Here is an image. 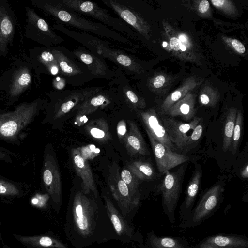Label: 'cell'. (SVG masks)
Listing matches in <instances>:
<instances>
[{
    "instance_id": "484cf974",
    "label": "cell",
    "mask_w": 248,
    "mask_h": 248,
    "mask_svg": "<svg viewBox=\"0 0 248 248\" xmlns=\"http://www.w3.org/2000/svg\"><path fill=\"white\" fill-rule=\"evenodd\" d=\"M236 114V110L232 108L229 110L226 117L222 144V149L224 152H226L231 147Z\"/></svg>"
},
{
    "instance_id": "74e56055",
    "label": "cell",
    "mask_w": 248,
    "mask_h": 248,
    "mask_svg": "<svg viewBox=\"0 0 248 248\" xmlns=\"http://www.w3.org/2000/svg\"><path fill=\"white\" fill-rule=\"evenodd\" d=\"M77 223L78 227L81 230H85L88 227V220L84 215L78 217Z\"/></svg>"
},
{
    "instance_id": "83f0119b",
    "label": "cell",
    "mask_w": 248,
    "mask_h": 248,
    "mask_svg": "<svg viewBox=\"0 0 248 248\" xmlns=\"http://www.w3.org/2000/svg\"><path fill=\"white\" fill-rule=\"evenodd\" d=\"M192 101L181 102L170 108L167 112L171 116H181L187 121L194 116V110Z\"/></svg>"
},
{
    "instance_id": "d6986e66",
    "label": "cell",
    "mask_w": 248,
    "mask_h": 248,
    "mask_svg": "<svg viewBox=\"0 0 248 248\" xmlns=\"http://www.w3.org/2000/svg\"><path fill=\"white\" fill-rule=\"evenodd\" d=\"M71 155L76 173L82 180L83 192L87 194L92 192L96 196L97 190L88 160L81 157L78 148L73 149Z\"/></svg>"
},
{
    "instance_id": "f35d334b",
    "label": "cell",
    "mask_w": 248,
    "mask_h": 248,
    "mask_svg": "<svg viewBox=\"0 0 248 248\" xmlns=\"http://www.w3.org/2000/svg\"><path fill=\"white\" fill-rule=\"evenodd\" d=\"M170 44L171 48L175 51L180 50L181 45L182 44L176 37H172L170 40Z\"/></svg>"
},
{
    "instance_id": "836d02e7",
    "label": "cell",
    "mask_w": 248,
    "mask_h": 248,
    "mask_svg": "<svg viewBox=\"0 0 248 248\" xmlns=\"http://www.w3.org/2000/svg\"><path fill=\"white\" fill-rule=\"evenodd\" d=\"M124 93L126 100L130 105L134 108H143L144 107V103L140 101L137 95L134 92L130 90L124 89Z\"/></svg>"
},
{
    "instance_id": "bcb514c9",
    "label": "cell",
    "mask_w": 248,
    "mask_h": 248,
    "mask_svg": "<svg viewBox=\"0 0 248 248\" xmlns=\"http://www.w3.org/2000/svg\"><path fill=\"white\" fill-rule=\"evenodd\" d=\"M186 46L184 44H182L180 47V49H181L183 51H185L186 50Z\"/></svg>"
},
{
    "instance_id": "52a82bcc",
    "label": "cell",
    "mask_w": 248,
    "mask_h": 248,
    "mask_svg": "<svg viewBox=\"0 0 248 248\" xmlns=\"http://www.w3.org/2000/svg\"><path fill=\"white\" fill-rule=\"evenodd\" d=\"M25 9L26 18L24 35L25 37L46 47L54 46L64 41L35 10L28 6H26Z\"/></svg>"
},
{
    "instance_id": "5bb4252c",
    "label": "cell",
    "mask_w": 248,
    "mask_h": 248,
    "mask_svg": "<svg viewBox=\"0 0 248 248\" xmlns=\"http://www.w3.org/2000/svg\"><path fill=\"white\" fill-rule=\"evenodd\" d=\"M161 120L171 142L177 149L182 152L190 136L188 133L190 131H193L202 120V118L195 117L187 123L171 117L162 118Z\"/></svg>"
},
{
    "instance_id": "ee69618b",
    "label": "cell",
    "mask_w": 248,
    "mask_h": 248,
    "mask_svg": "<svg viewBox=\"0 0 248 248\" xmlns=\"http://www.w3.org/2000/svg\"><path fill=\"white\" fill-rule=\"evenodd\" d=\"M241 176L246 179L248 177V165L247 164L246 166L243 168L240 172Z\"/></svg>"
},
{
    "instance_id": "8d00e7d4",
    "label": "cell",
    "mask_w": 248,
    "mask_h": 248,
    "mask_svg": "<svg viewBox=\"0 0 248 248\" xmlns=\"http://www.w3.org/2000/svg\"><path fill=\"white\" fill-rule=\"evenodd\" d=\"M232 44L235 50L238 53L242 54L245 51L244 46L239 41L236 39H233L232 41Z\"/></svg>"
},
{
    "instance_id": "681fc988",
    "label": "cell",
    "mask_w": 248,
    "mask_h": 248,
    "mask_svg": "<svg viewBox=\"0 0 248 248\" xmlns=\"http://www.w3.org/2000/svg\"><path fill=\"white\" fill-rule=\"evenodd\" d=\"M167 45V43H166V42H164L163 43V46H166Z\"/></svg>"
},
{
    "instance_id": "e0dca14e",
    "label": "cell",
    "mask_w": 248,
    "mask_h": 248,
    "mask_svg": "<svg viewBox=\"0 0 248 248\" xmlns=\"http://www.w3.org/2000/svg\"><path fill=\"white\" fill-rule=\"evenodd\" d=\"M107 182L114 197L122 202L137 203L139 198L134 195L121 178L117 163L113 162L108 167Z\"/></svg>"
},
{
    "instance_id": "1f68e13d",
    "label": "cell",
    "mask_w": 248,
    "mask_h": 248,
    "mask_svg": "<svg viewBox=\"0 0 248 248\" xmlns=\"http://www.w3.org/2000/svg\"><path fill=\"white\" fill-rule=\"evenodd\" d=\"M81 157L86 160L93 159L99 154V150L93 144L78 148Z\"/></svg>"
},
{
    "instance_id": "9a60e30c",
    "label": "cell",
    "mask_w": 248,
    "mask_h": 248,
    "mask_svg": "<svg viewBox=\"0 0 248 248\" xmlns=\"http://www.w3.org/2000/svg\"><path fill=\"white\" fill-rule=\"evenodd\" d=\"M193 248H248V238L241 234L220 233L202 238Z\"/></svg>"
},
{
    "instance_id": "d4e9b609",
    "label": "cell",
    "mask_w": 248,
    "mask_h": 248,
    "mask_svg": "<svg viewBox=\"0 0 248 248\" xmlns=\"http://www.w3.org/2000/svg\"><path fill=\"white\" fill-rule=\"evenodd\" d=\"M110 102L109 98L103 94H97L90 97L76 108L77 117H85L97 110L99 107L106 106Z\"/></svg>"
},
{
    "instance_id": "30bf717a",
    "label": "cell",
    "mask_w": 248,
    "mask_h": 248,
    "mask_svg": "<svg viewBox=\"0 0 248 248\" xmlns=\"http://www.w3.org/2000/svg\"><path fill=\"white\" fill-rule=\"evenodd\" d=\"M42 182L46 192L55 201L60 199L62 181L58 165L49 146L46 148L41 172Z\"/></svg>"
},
{
    "instance_id": "44dd1931",
    "label": "cell",
    "mask_w": 248,
    "mask_h": 248,
    "mask_svg": "<svg viewBox=\"0 0 248 248\" xmlns=\"http://www.w3.org/2000/svg\"><path fill=\"white\" fill-rule=\"evenodd\" d=\"M129 129L122 139L128 154L131 156L141 155H147L150 152L136 124L128 120Z\"/></svg>"
},
{
    "instance_id": "8992f818",
    "label": "cell",
    "mask_w": 248,
    "mask_h": 248,
    "mask_svg": "<svg viewBox=\"0 0 248 248\" xmlns=\"http://www.w3.org/2000/svg\"><path fill=\"white\" fill-rule=\"evenodd\" d=\"M224 188L221 184L212 186L202 196L188 218L179 225L182 228L198 226L211 217L221 204Z\"/></svg>"
},
{
    "instance_id": "7c38bea8",
    "label": "cell",
    "mask_w": 248,
    "mask_h": 248,
    "mask_svg": "<svg viewBox=\"0 0 248 248\" xmlns=\"http://www.w3.org/2000/svg\"><path fill=\"white\" fill-rule=\"evenodd\" d=\"M24 60L38 74L56 75L60 74L57 61L50 47H34L29 50Z\"/></svg>"
},
{
    "instance_id": "9c48e42d",
    "label": "cell",
    "mask_w": 248,
    "mask_h": 248,
    "mask_svg": "<svg viewBox=\"0 0 248 248\" xmlns=\"http://www.w3.org/2000/svg\"><path fill=\"white\" fill-rule=\"evenodd\" d=\"M164 174L159 187L162 209L169 221L173 224L175 221V213L181 193L184 171L181 167L176 171L170 172L168 170Z\"/></svg>"
},
{
    "instance_id": "5b68a950",
    "label": "cell",
    "mask_w": 248,
    "mask_h": 248,
    "mask_svg": "<svg viewBox=\"0 0 248 248\" xmlns=\"http://www.w3.org/2000/svg\"><path fill=\"white\" fill-rule=\"evenodd\" d=\"M50 48L58 63L60 76L65 79L66 82L79 86L95 78L72 51L59 46H52Z\"/></svg>"
},
{
    "instance_id": "2e32d148",
    "label": "cell",
    "mask_w": 248,
    "mask_h": 248,
    "mask_svg": "<svg viewBox=\"0 0 248 248\" xmlns=\"http://www.w3.org/2000/svg\"><path fill=\"white\" fill-rule=\"evenodd\" d=\"M141 121L148 132L156 140L171 151H174L176 147L171 142L161 120L155 110H149L140 114Z\"/></svg>"
},
{
    "instance_id": "ac0fdd59",
    "label": "cell",
    "mask_w": 248,
    "mask_h": 248,
    "mask_svg": "<svg viewBox=\"0 0 248 248\" xmlns=\"http://www.w3.org/2000/svg\"><path fill=\"white\" fill-rule=\"evenodd\" d=\"M78 59L84 63L95 77L111 79L114 74L101 57L80 48L72 51Z\"/></svg>"
},
{
    "instance_id": "3957f363",
    "label": "cell",
    "mask_w": 248,
    "mask_h": 248,
    "mask_svg": "<svg viewBox=\"0 0 248 248\" xmlns=\"http://www.w3.org/2000/svg\"><path fill=\"white\" fill-rule=\"evenodd\" d=\"M32 78L31 66L21 60L15 61L11 67L0 76V90L5 93L9 105L18 101L31 85Z\"/></svg>"
},
{
    "instance_id": "ba28073f",
    "label": "cell",
    "mask_w": 248,
    "mask_h": 248,
    "mask_svg": "<svg viewBox=\"0 0 248 248\" xmlns=\"http://www.w3.org/2000/svg\"><path fill=\"white\" fill-rule=\"evenodd\" d=\"M99 88H86L80 90L65 91L62 97L60 93H48L47 95L51 101L48 108H50L51 119L56 120L69 112L90 97L99 93ZM47 115V116H48Z\"/></svg>"
},
{
    "instance_id": "b9f144b4",
    "label": "cell",
    "mask_w": 248,
    "mask_h": 248,
    "mask_svg": "<svg viewBox=\"0 0 248 248\" xmlns=\"http://www.w3.org/2000/svg\"><path fill=\"white\" fill-rule=\"evenodd\" d=\"M209 6V2L207 0H202L199 4V10L201 13H204L208 10Z\"/></svg>"
},
{
    "instance_id": "6da1fadb",
    "label": "cell",
    "mask_w": 248,
    "mask_h": 248,
    "mask_svg": "<svg viewBox=\"0 0 248 248\" xmlns=\"http://www.w3.org/2000/svg\"><path fill=\"white\" fill-rule=\"evenodd\" d=\"M30 1L32 5L54 18L57 23L72 26L116 42L124 44L129 43L126 37L101 23L83 17L62 5L59 0H30Z\"/></svg>"
},
{
    "instance_id": "7bdbcfd3",
    "label": "cell",
    "mask_w": 248,
    "mask_h": 248,
    "mask_svg": "<svg viewBox=\"0 0 248 248\" xmlns=\"http://www.w3.org/2000/svg\"><path fill=\"white\" fill-rule=\"evenodd\" d=\"M200 100L201 103L204 105H208L210 103L209 97L205 94H203L201 95Z\"/></svg>"
},
{
    "instance_id": "ffe728a7",
    "label": "cell",
    "mask_w": 248,
    "mask_h": 248,
    "mask_svg": "<svg viewBox=\"0 0 248 248\" xmlns=\"http://www.w3.org/2000/svg\"><path fill=\"white\" fill-rule=\"evenodd\" d=\"M31 192V186L25 182L9 179L0 174V200L12 202L27 196Z\"/></svg>"
},
{
    "instance_id": "4dcf8cb0",
    "label": "cell",
    "mask_w": 248,
    "mask_h": 248,
    "mask_svg": "<svg viewBox=\"0 0 248 248\" xmlns=\"http://www.w3.org/2000/svg\"><path fill=\"white\" fill-rule=\"evenodd\" d=\"M243 118L241 112L239 111L236 114L231 145L232 152L234 154L237 150L238 144L241 139L243 122Z\"/></svg>"
},
{
    "instance_id": "7a4b0ae2",
    "label": "cell",
    "mask_w": 248,
    "mask_h": 248,
    "mask_svg": "<svg viewBox=\"0 0 248 248\" xmlns=\"http://www.w3.org/2000/svg\"><path fill=\"white\" fill-rule=\"evenodd\" d=\"M46 100L38 98L17 105L14 109L0 112V141L18 146L22 132L46 106Z\"/></svg>"
},
{
    "instance_id": "c3c4849f",
    "label": "cell",
    "mask_w": 248,
    "mask_h": 248,
    "mask_svg": "<svg viewBox=\"0 0 248 248\" xmlns=\"http://www.w3.org/2000/svg\"><path fill=\"white\" fill-rule=\"evenodd\" d=\"M2 241H3V240L2 239L1 236V234H0V243L1 244V242Z\"/></svg>"
},
{
    "instance_id": "60d3db41",
    "label": "cell",
    "mask_w": 248,
    "mask_h": 248,
    "mask_svg": "<svg viewBox=\"0 0 248 248\" xmlns=\"http://www.w3.org/2000/svg\"><path fill=\"white\" fill-rule=\"evenodd\" d=\"M111 221L116 231L120 232L122 229V226L118 216L115 214L112 215Z\"/></svg>"
},
{
    "instance_id": "7dc6e473",
    "label": "cell",
    "mask_w": 248,
    "mask_h": 248,
    "mask_svg": "<svg viewBox=\"0 0 248 248\" xmlns=\"http://www.w3.org/2000/svg\"><path fill=\"white\" fill-rule=\"evenodd\" d=\"M1 245L2 246V248H11L10 247L6 245L5 244H4L3 241L1 243Z\"/></svg>"
},
{
    "instance_id": "d590c367",
    "label": "cell",
    "mask_w": 248,
    "mask_h": 248,
    "mask_svg": "<svg viewBox=\"0 0 248 248\" xmlns=\"http://www.w3.org/2000/svg\"><path fill=\"white\" fill-rule=\"evenodd\" d=\"M117 132L118 138L122 140L127 133L126 125L124 120H122L118 122L117 125Z\"/></svg>"
},
{
    "instance_id": "4fadbf2b",
    "label": "cell",
    "mask_w": 248,
    "mask_h": 248,
    "mask_svg": "<svg viewBox=\"0 0 248 248\" xmlns=\"http://www.w3.org/2000/svg\"><path fill=\"white\" fill-rule=\"evenodd\" d=\"M146 132L152 148L157 169L160 173H164L166 171L190 159L188 156L170 150L156 140L148 132Z\"/></svg>"
},
{
    "instance_id": "f1b7e54d",
    "label": "cell",
    "mask_w": 248,
    "mask_h": 248,
    "mask_svg": "<svg viewBox=\"0 0 248 248\" xmlns=\"http://www.w3.org/2000/svg\"><path fill=\"white\" fill-rule=\"evenodd\" d=\"M120 175L122 179L131 192L140 198V193L139 187L140 180L137 178L127 168L122 170Z\"/></svg>"
},
{
    "instance_id": "e575fe53",
    "label": "cell",
    "mask_w": 248,
    "mask_h": 248,
    "mask_svg": "<svg viewBox=\"0 0 248 248\" xmlns=\"http://www.w3.org/2000/svg\"><path fill=\"white\" fill-rule=\"evenodd\" d=\"M65 79L61 76L55 77L52 80V86L56 90H62L66 85Z\"/></svg>"
},
{
    "instance_id": "f6af8a7d",
    "label": "cell",
    "mask_w": 248,
    "mask_h": 248,
    "mask_svg": "<svg viewBox=\"0 0 248 248\" xmlns=\"http://www.w3.org/2000/svg\"><path fill=\"white\" fill-rule=\"evenodd\" d=\"M178 39L182 44H183V43H186L187 40L186 36L184 34L179 35Z\"/></svg>"
},
{
    "instance_id": "cb8c5ba5",
    "label": "cell",
    "mask_w": 248,
    "mask_h": 248,
    "mask_svg": "<svg viewBox=\"0 0 248 248\" xmlns=\"http://www.w3.org/2000/svg\"><path fill=\"white\" fill-rule=\"evenodd\" d=\"M87 134L97 142L103 143L111 139L107 122L103 119L90 121L85 126Z\"/></svg>"
},
{
    "instance_id": "7402d4cb",
    "label": "cell",
    "mask_w": 248,
    "mask_h": 248,
    "mask_svg": "<svg viewBox=\"0 0 248 248\" xmlns=\"http://www.w3.org/2000/svg\"><path fill=\"white\" fill-rule=\"evenodd\" d=\"M202 170L195 169L187 187L184 201L180 207V218L182 222L186 221L193 208L194 202L199 189Z\"/></svg>"
},
{
    "instance_id": "d6a6232c",
    "label": "cell",
    "mask_w": 248,
    "mask_h": 248,
    "mask_svg": "<svg viewBox=\"0 0 248 248\" xmlns=\"http://www.w3.org/2000/svg\"><path fill=\"white\" fill-rule=\"evenodd\" d=\"M19 158L18 154L0 146V160L12 163Z\"/></svg>"
},
{
    "instance_id": "4316f807",
    "label": "cell",
    "mask_w": 248,
    "mask_h": 248,
    "mask_svg": "<svg viewBox=\"0 0 248 248\" xmlns=\"http://www.w3.org/2000/svg\"><path fill=\"white\" fill-rule=\"evenodd\" d=\"M127 167L140 180H151L155 177L154 168L148 162L135 161L127 165Z\"/></svg>"
},
{
    "instance_id": "f546056e",
    "label": "cell",
    "mask_w": 248,
    "mask_h": 248,
    "mask_svg": "<svg viewBox=\"0 0 248 248\" xmlns=\"http://www.w3.org/2000/svg\"><path fill=\"white\" fill-rule=\"evenodd\" d=\"M203 132V123L202 120L193 130L186 141L184 148L182 152L187 153L193 149L201 139Z\"/></svg>"
},
{
    "instance_id": "277c9868",
    "label": "cell",
    "mask_w": 248,
    "mask_h": 248,
    "mask_svg": "<svg viewBox=\"0 0 248 248\" xmlns=\"http://www.w3.org/2000/svg\"><path fill=\"white\" fill-rule=\"evenodd\" d=\"M59 0L62 5L68 9L98 20L109 28L120 32L127 38L132 35L129 25L120 17L111 16L106 9L99 7L95 3L80 0Z\"/></svg>"
},
{
    "instance_id": "8fae6325",
    "label": "cell",
    "mask_w": 248,
    "mask_h": 248,
    "mask_svg": "<svg viewBox=\"0 0 248 248\" xmlns=\"http://www.w3.org/2000/svg\"><path fill=\"white\" fill-rule=\"evenodd\" d=\"M16 25V16L11 4L7 0H0V57L8 54Z\"/></svg>"
},
{
    "instance_id": "603a6c76",
    "label": "cell",
    "mask_w": 248,
    "mask_h": 248,
    "mask_svg": "<svg viewBox=\"0 0 248 248\" xmlns=\"http://www.w3.org/2000/svg\"><path fill=\"white\" fill-rule=\"evenodd\" d=\"M148 248H191L188 242L181 237L161 236L153 230L147 236Z\"/></svg>"
},
{
    "instance_id": "ab89813d",
    "label": "cell",
    "mask_w": 248,
    "mask_h": 248,
    "mask_svg": "<svg viewBox=\"0 0 248 248\" xmlns=\"http://www.w3.org/2000/svg\"><path fill=\"white\" fill-rule=\"evenodd\" d=\"M165 81V78L163 75H159L155 78L153 82L154 86L156 88L162 87Z\"/></svg>"
}]
</instances>
